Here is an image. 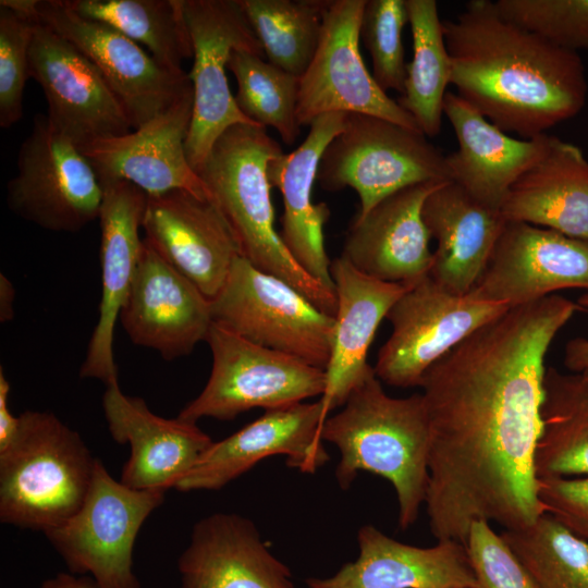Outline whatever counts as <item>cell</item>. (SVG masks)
I'll return each instance as SVG.
<instances>
[{
	"label": "cell",
	"instance_id": "27",
	"mask_svg": "<svg viewBox=\"0 0 588 588\" xmlns=\"http://www.w3.org/2000/svg\"><path fill=\"white\" fill-rule=\"evenodd\" d=\"M443 114L457 140L456 150L445 156L451 182L501 210L512 185L544 152L549 135L512 137L452 91L445 94Z\"/></svg>",
	"mask_w": 588,
	"mask_h": 588
},
{
	"label": "cell",
	"instance_id": "12",
	"mask_svg": "<svg viewBox=\"0 0 588 588\" xmlns=\"http://www.w3.org/2000/svg\"><path fill=\"white\" fill-rule=\"evenodd\" d=\"M509 308L453 294L428 274L407 286L388 311L392 333L378 352L375 373L392 387H419L436 362Z\"/></svg>",
	"mask_w": 588,
	"mask_h": 588
},
{
	"label": "cell",
	"instance_id": "41",
	"mask_svg": "<svg viewBox=\"0 0 588 588\" xmlns=\"http://www.w3.org/2000/svg\"><path fill=\"white\" fill-rule=\"evenodd\" d=\"M544 513L588 542V475L538 479Z\"/></svg>",
	"mask_w": 588,
	"mask_h": 588
},
{
	"label": "cell",
	"instance_id": "7",
	"mask_svg": "<svg viewBox=\"0 0 588 588\" xmlns=\"http://www.w3.org/2000/svg\"><path fill=\"white\" fill-rule=\"evenodd\" d=\"M212 321L257 345L326 370L335 319L284 280L237 256L210 301Z\"/></svg>",
	"mask_w": 588,
	"mask_h": 588
},
{
	"label": "cell",
	"instance_id": "38",
	"mask_svg": "<svg viewBox=\"0 0 588 588\" xmlns=\"http://www.w3.org/2000/svg\"><path fill=\"white\" fill-rule=\"evenodd\" d=\"M36 13L0 5V126L9 128L23 118V97L29 76V50Z\"/></svg>",
	"mask_w": 588,
	"mask_h": 588
},
{
	"label": "cell",
	"instance_id": "16",
	"mask_svg": "<svg viewBox=\"0 0 588 588\" xmlns=\"http://www.w3.org/2000/svg\"><path fill=\"white\" fill-rule=\"evenodd\" d=\"M324 421L320 399L266 409L238 431L212 442L174 488L219 490L274 455H285L293 469L315 473L330 460L321 438Z\"/></svg>",
	"mask_w": 588,
	"mask_h": 588
},
{
	"label": "cell",
	"instance_id": "5",
	"mask_svg": "<svg viewBox=\"0 0 588 588\" xmlns=\"http://www.w3.org/2000/svg\"><path fill=\"white\" fill-rule=\"evenodd\" d=\"M97 458L78 432L51 412L25 411L13 443L0 452V520L42 531L82 506Z\"/></svg>",
	"mask_w": 588,
	"mask_h": 588
},
{
	"label": "cell",
	"instance_id": "4",
	"mask_svg": "<svg viewBox=\"0 0 588 588\" xmlns=\"http://www.w3.org/2000/svg\"><path fill=\"white\" fill-rule=\"evenodd\" d=\"M282 152L266 128L235 124L217 139L196 173L232 230L241 256L334 317L335 293L296 262L274 226L267 166Z\"/></svg>",
	"mask_w": 588,
	"mask_h": 588
},
{
	"label": "cell",
	"instance_id": "1",
	"mask_svg": "<svg viewBox=\"0 0 588 588\" xmlns=\"http://www.w3.org/2000/svg\"><path fill=\"white\" fill-rule=\"evenodd\" d=\"M578 310L558 294L509 308L424 375L430 424L425 504L437 540L466 544L475 522L514 530L544 513L535 467L544 358Z\"/></svg>",
	"mask_w": 588,
	"mask_h": 588
},
{
	"label": "cell",
	"instance_id": "8",
	"mask_svg": "<svg viewBox=\"0 0 588 588\" xmlns=\"http://www.w3.org/2000/svg\"><path fill=\"white\" fill-rule=\"evenodd\" d=\"M206 342L212 356L210 376L179 413L183 420H231L253 408L266 411L321 397L326 390L323 369L257 345L215 322Z\"/></svg>",
	"mask_w": 588,
	"mask_h": 588
},
{
	"label": "cell",
	"instance_id": "28",
	"mask_svg": "<svg viewBox=\"0 0 588 588\" xmlns=\"http://www.w3.org/2000/svg\"><path fill=\"white\" fill-rule=\"evenodd\" d=\"M336 297L334 334L326 390L320 399L326 419L343 406L370 369L367 353L380 322L407 286L384 282L356 269L342 255L330 265Z\"/></svg>",
	"mask_w": 588,
	"mask_h": 588
},
{
	"label": "cell",
	"instance_id": "23",
	"mask_svg": "<svg viewBox=\"0 0 588 588\" xmlns=\"http://www.w3.org/2000/svg\"><path fill=\"white\" fill-rule=\"evenodd\" d=\"M443 183L407 186L366 215H356L342 256L363 273L384 282L409 286L428 275L433 252L421 211L427 197Z\"/></svg>",
	"mask_w": 588,
	"mask_h": 588
},
{
	"label": "cell",
	"instance_id": "36",
	"mask_svg": "<svg viewBox=\"0 0 588 588\" xmlns=\"http://www.w3.org/2000/svg\"><path fill=\"white\" fill-rule=\"evenodd\" d=\"M501 536L538 588H588V542L550 514L522 529H503Z\"/></svg>",
	"mask_w": 588,
	"mask_h": 588
},
{
	"label": "cell",
	"instance_id": "31",
	"mask_svg": "<svg viewBox=\"0 0 588 588\" xmlns=\"http://www.w3.org/2000/svg\"><path fill=\"white\" fill-rule=\"evenodd\" d=\"M535 467L538 479L588 475V371L547 368Z\"/></svg>",
	"mask_w": 588,
	"mask_h": 588
},
{
	"label": "cell",
	"instance_id": "25",
	"mask_svg": "<svg viewBox=\"0 0 588 588\" xmlns=\"http://www.w3.org/2000/svg\"><path fill=\"white\" fill-rule=\"evenodd\" d=\"M177 569L180 588H295L290 568L256 525L236 513H212L195 523Z\"/></svg>",
	"mask_w": 588,
	"mask_h": 588
},
{
	"label": "cell",
	"instance_id": "18",
	"mask_svg": "<svg viewBox=\"0 0 588 588\" xmlns=\"http://www.w3.org/2000/svg\"><path fill=\"white\" fill-rule=\"evenodd\" d=\"M119 319L134 344L166 360L189 355L213 322L210 301L145 238Z\"/></svg>",
	"mask_w": 588,
	"mask_h": 588
},
{
	"label": "cell",
	"instance_id": "9",
	"mask_svg": "<svg viewBox=\"0 0 588 588\" xmlns=\"http://www.w3.org/2000/svg\"><path fill=\"white\" fill-rule=\"evenodd\" d=\"M164 493L126 487L97 458L79 510L45 536L72 574L89 575L100 588H140L133 571L134 544Z\"/></svg>",
	"mask_w": 588,
	"mask_h": 588
},
{
	"label": "cell",
	"instance_id": "33",
	"mask_svg": "<svg viewBox=\"0 0 588 588\" xmlns=\"http://www.w3.org/2000/svg\"><path fill=\"white\" fill-rule=\"evenodd\" d=\"M77 14L102 22L143 45L170 71L183 72L193 46L182 0H64Z\"/></svg>",
	"mask_w": 588,
	"mask_h": 588
},
{
	"label": "cell",
	"instance_id": "24",
	"mask_svg": "<svg viewBox=\"0 0 588 588\" xmlns=\"http://www.w3.org/2000/svg\"><path fill=\"white\" fill-rule=\"evenodd\" d=\"M359 553L324 578L309 577L308 588H481L466 546L438 540L432 547L400 542L372 525L357 532Z\"/></svg>",
	"mask_w": 588,
	"mask_h": 588
},
{
	"label": "cell",
	"instance_id": "6",
	"mask_svg": "<svg viewBox=\"0 0 588 588\" xmlns=\"http://www.w3.org/2000/svg\"><path fill=\"white\" fill-rule=\"evenodd\" d=\"M316 181L329 192L356 191L359 216L407 186L451 182L445 155L421 131L362 113L346 114L321 156Z\"/></svg>",
	"mask_w": 588,
	"mask_h": 588
},
{
	"label": "cell",
	"instance_id": "35",
	"mask_svg": "<svg viewBox=\"0 0 588 588\" xmlns=\"http://www.w3.org/2000/svg\"><path fill=\"white\" fill-rule=\"evenodd\" d=\"M228 70L236 79L234 99L241 112L264 128L272 127L284 144L293 145L301 132L297 119L301 77L242 50L231 53Z\"/></svg>",
	"mask_w": 588,
	"mask_h": 588
},
{
	"label": "cell",
	"instance_id": "22",
	"mask_svg": "<svg viewBox=\"0 0 588 588\" xmlns=\"http://www.w3.org/2000/svg\"><path fill=\"white\" fill-rule=\"evenodd\" d=\"M192 113L193 93L134 132L95 142L81 151L99 180H125L147 195L184 189L211 200L186 156Z\"/></svg>",
	"mask_w": 588,
	"mask_h": 588
},
{
	"label": "cell",
	"instance_id": "44",
	"mask_svg": "<svg viewBox=\"0 0 588 588\" xmlns=\"http://www.w3.org/2000/svg\"><path fill=\"white\" fill-rule=\"evenodd\" d=\"M40 588H100L89 576L59 573L45 580Z\"/></svg>",
	"mask_w": 588,
	"mask_h": 588
},
{
	"label": "cell",
	"instance_id": "17",
	"mask_svg": "<svg viewBox=\"0 0 588 588\" xmlns=\"http://www.w3.org/2000/svg\"><path fill=\"white\" fill-rule=\"evenodd\" d=\"M574 287L588 290V241L506 221L468 295L512 308Z\"/></svg>",
	"mask_w": 588,
	"mask_h": 588
},
{
	"label": "cell",
	"instance_id": "39",
	"mask_svg": "<svg viewBox=\"0 0 588 588\" xmlns=\"http://www.w3.org/2000/svg\"><path fill=\"white\" fill-rule=\"evenodd\" d=\"M509 20L563 49L588 50V0H497Z\"/></svg>",
	"mask_w": 588,
	"mask_h": 588
},
{
	"label": "cell",
	"instance_id": "14",
	"mask_svg": "<svg viewBox=\"0 0 588 588\" xmlns=\"http://www.w3.org/2000/svg\"><path fill=\"white\" fill-rule=\"evenodd\" d=\"M365 3L327 0L317 51L299 79L301 126L326 113L346 112L370 114L419 130L412 115L379 87L363 61L359 41Z\"/></svg>",
	"mask_w": 588,
	"mask_h": 588
},
{
	"label": "cell",
	"instance_id": "2",
	"mask_svg": "<svg viewBox=\"0 0 588 588\" xmlns=\"http://www.w3.org/2000/svg\"><path fill=\"white\" fill-rule=\"evenodd\" d=\"M442 25L456 94L505 133L537 137L585 107L579 53L509 20L495 1L470 0Z\"/></svg>",
	"mask_w": 588,
	"mask_h": 588
},
{
	"label": "cell",
	"instance_id": "30",
	"mask_svg": "<svg viewBox=\"0 0 588 588\" xmlns=\"http://www.w3.org/2000/svg\"><path fill=\"white\" fill-rule=\"evenodd\" d=\"M501 213L588 241V159L575 144L549 135L541 157L510 188Z\"/></svg>",
	"mask_w": 588,
	"mask_h": 588
},
{
	"label": "cell",
	"instance_id": "40",
	"mask_svg": "<svg viewBox=\"0 0 588 588\" xmlns=\"http://www.w3.org/2000/svg\"><path fill=\"white\" fill-rule=\"evenodd\" d=\"M465 546L481 588H538L527 568L490 523L475 522Z\"/></svg>",
	"mask_w": 588,
	"mask_h": 588
},
{
	"label": "cell",
	"instance_id": "29",
	"mask_svg": "<svg viewBox=\"0 0 588 588\" xmlns=\"http://www.w3.org/2000/svg\"><path fill=\"white\" fill-rule=\"evenodd\" d=\"M422 219L437 241L429 275L445 290L467 295L477 283L506 220L501 210L445 182L425 200Z\"/></svg>",
	"mask_w": 588,
	"mask_h": 588
},
{
	"label": "cell",
	"instance_id": "20",
	"mask_svg": "<svg viewBox=\"0 0 588 588\" xmlns=\"http://www.w3.org/2000/svg\"><path fill=\"white\" fill-rule=\"evenodd\" d=\"M103 198L99 212L101 297L81 378L108 384L118 380L113 357L115 323L137 270L143 238L139 236L147 194L125 180H100Z\"/></svg>",
	"mask_w": 588,
	"mask_h": 588
},
{
	"label": "cell",
	"instance_id": "43",
	"mask_svg": "<svg viewBox=\"0 0 588 588\" xmlns=\"http://www.w3.org/2000/svg\"><path fill=\"white\" fill-rule=\"evenodd\" d=\"M577 304L588 309V293L583 294ZM564 365L572 372L588 371V339L575 338L567 342L564 351Z\"/></svg>",
	"mask_w": 588,
	"mask_h": 588
},
{
	"label": "cell",
	"instance_id": "45",
	"mask_svg": "<svg viewBox=\"0 0 588 588\" xmlns=\"http://www.w3.org/2000/svg\"><path fill=\"white\" fill-rule=\"evenodd\" d=\"M15 289L10 279L0 274V321L8 322L14 317Z\"/></svg>",
	"mask_w": 588,
	"mask_h": 588
},
{
	"label": "cell",
	"instance_id": "37",
	"mask_svg": "<svg viewBox=\"0 0 588 588\" xmlns=\"http://www.w3.org/2000/svg\"><path fill=\"white\" fill-rule=\"evenodd\" d=\"M407 23L405 0H366L360 40L371 58L372 77L385 93L404 90L407 63L402 33Z\"/></svg>",
	"mask_w": 588,
	"mask_h": 588
},
{
	"label": "cell",
	"instance_id": "34",
	"mask_svg": "<svg viewBox=\"0 0 588 588\" xmlns=\"http://www.w3.org/2000/svg\"><path fill=\"white\" fill-rule=\"evenodd\" d=\"M241 2L268 62L302 77L320 41L327 0Z\"/></svg>",
	"mask_w": 588,
	"mask_h": 588
},
{
	"label": "cell",
	"instance_id": "11",
	"mask_svg": "<svg viewBox=\"0 0 588 588\" xmlns=\"http://www.w3.org/2000/svg\"><path fill=\"white\" fill-rule=\"evenodd\" d=\"M182 7L193 46V65L187 73L193 86V113L185 150L196 171L229 127L259 126L238 109L225 69L234 50L262 58L265 53L241 0H182Z\"/></svg>",
	"mask_w": 588,
	"mask_h": 588
},
{
	"label": "cell",
	"instance_id": "42",
	"mask_svg": "<svg viewBox=\"0 0 588 588\" xmlns=\"http://www.w3.org/2000/svg\"><path fill=\"white\" fill-rule=\"evenodd\" d=\"M10 383L0 369V452L7 450L15 440L20 429V416L9 408Z\"/></svg>",
	"mask_w": 588,
	"mask_h": 588
},
{
	"label": "cell",
	"instance_id": "19",
	"mask_svg": "<svg viewBox=\"0 0 588 588\" xmlns=\"http://www.w3.org/2000/svg\"><path fill=\"white\" fill-rule=\"evenodd\" d=\"M145 240L209 299L223 286L241 250L216 204L184 189L147 195Z\"/></svg>",
	"mask_w": 588,
	"mask_h": 588
},
{
	"label": "cell",
	"instance_id": "21",
	"mask_svg": "<svg viewBox=\"0 0 588 588\" xmlns=\"http://www.w3.org/2000/svg\"><path fill=\"white\" fill-rule=\"evenodd\" d=\"M102 408L112 439L130 444L120 481L132 489L174 488L213 442L195 422L156 415L118 380L106 384Z\"/></svg>",
	"mask_w": 588,
	"mask_h": 588
},
{
	"label": "cell",
	"instance_id": "3",
	"mask_svg": "<svg viewBox=\"0 0 588 588\" xmlns=\"http://www.w3.org/2000/svg\"><path fill=\"white\" fill-rule=\"evenodd\" d=\"M321 438L340 452L335 480L342 490L359 471L381 476L394 488L401 530L416 523L429 481L430 424L421 393L388 395L370 367L326 419Z\"/></svg>",
	"mask_w": 588,
	"mask_h": 588
},
{
	"label": "cell",
	"instance_id": "32",
	"mask_svg": "<svg viewBox=\"0 0 588 588\" xmlns=\"http://www.w3.org/2000/svg\"><path fill=\"white\" fill-rule=\"evenodd\" d=\"M413 37V57L406 65L404 90L396 100L419 130L440 133L452 62L434 0H405Z\"/></svg>",
	"mask_w": 588,
	"mask_h": 588
},
{
	"label": "cell",
	"instance_id": "15",
	"mask_svg": "<svg viewBox=\"0 0 588 588\" xmlns=\"http://www.w3.org/2000/svg\"><path fill=\"white\" fill-rule=\"evenodd\" d=\"M29 76L42 89L50 123L77 148L131 132L123 106L95 64L38 19Z\"/></svg>",
	"mask_w": 588,
	"mask_h": 588
},
{
	"label": "cell",
	"instance_id": "13",
	"mask_svg": "<svg viewBox=\"0 0 588 588\" xmlns=\"http://www.w3.org/2000/svg\"><path fill=\"white\" fill-rule=\"evenodd\" d=\"M35 13L95 64L134 128L193 93L186 72L168 70L140 45L110 25L77 14L64 0H36Z\"/></svg>",
	"mask_w": 588,
	"mask_h": 588
},
{
	"label": "cell",
	"instance_id": "26",
	"mask_svg": "<svg viewBox=\"0 0 588 588\" xmlns=\"http://www.w3.org/2000/svg\"><path fill=\"white\" fill-rule=\"evenodd\" d=\"M346 112L316 118L304 142L289 154L268 162L267 176L283 200L280 236L296 262L323 286L334 292L324 247L323 228L330 217L326 203L315 204L311 191L321 156L342 128ZM335 293V292H334Z\"/></svg>",
	"mask_w": 588,
	"mask_h": 588
},
{
	"label": "cell",
	"instance_id": "10",
	"mask_svg": "<svg viewBox=\"0 0 588 588\" xmlns=\"http://www.w3.org/2000/svg\"><path fill=\"white\" fill-rule=\"evenodd\" d=\"M103 188L97 172L47 114L34 118L17 154L7 203L20 218L52 232H78L99 218Z\"/></svg>",
	"mask_w": 588,
	"mask_h": 588
}]
</instances>
